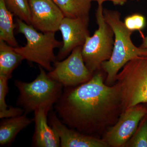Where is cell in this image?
<instances>
[{"label": "cell", "instance_id": "9", "mask_svg": "<svg viewBox=\"0 0 147 147\" xmlns=\"http://www.w3.org/2000/svg\"><path fill=\"white\" fill-rule=\"evenodd\" d=\"M31 13V24L42 33L59 30L63 13L53 0H28Z\"/></svg>", "mask_w": 147, "mask_h": 147}, {"label": "cell", "instance_id": "15", "mask_svg": "<svg viewBox=\"0 0 147 147\" xmlns=\"http://www.w3.org/2000/svg\"><path fill=\"white\" fill-rule=\"evenodd\" d=\"M14 14L9 10L4 0H0V40H3L13 47H18L14 36L15 25Z\"/></svg>", "mask_w": 147, "mask_h": 147}, {"label": "cell", "instance_id": "10", "mask_svg": "<svg viewBox=\"0 0 147 147\" xmlns=\"http://www.w3.org/2000/svg\"><path fill=\"white\" fill-rule=\"evenodd\" d=\"M89 16L72 18L64 17L59 27L62 36V47L57 57V60L62 61L72 50L83 46L90 36L88 30Z\"/></svg>", "mask_w": 147, "mask_h": 147}, {"label": "cell", "instance_id": "8", "mask_svg": "<svg viewBox=\"0 0 147 147\" xmlns=\"http://www.w3.org/2000/svg\"><path fill=\"white\" fill-rule=\"evenodd\" d=\"M147 114L146 107L142 104L124 110L117 122L105 133L103 140L109 146L123 147L134 135Z\"/></svg>", "mask_w": 147, "mask_h": 147}, {"label": "cell", "instance_id": "13", "mask_svg": "<svg viewBox=\"0 0 147 147\" xmlns=\"http://www.w3.org/2000/svg\"><path fill=\"white\" fill-rule=\"evenodd\" d=\"M27 114L2 119L0 123V145L9 146L14 141L17 134L34 121L29 118Z\"/></svg>", "mask_w": 147, "mask_h": 147}, {"label": "cell", "instance_id": "20", "mask_svg": "<svg viewBox=\"0 0 147 147\" xmlns=\"http://www.w3.org/2000/svg\"><path fill=\"white\" fill-rule=\"evenodd\" d=\"M123 23L127 28L130 31L141 32L146 26V18L140 13H133L126 16Z\"/></svg>", "mask_w": 147, "mask_h": 147}, {"label": "cell", "instance_id": "6", "mask_svg": "<svg viewBox=\"0 0 147 147\" xmlns=\"http://www.w3.org/2000/svg\"><path fill=\"white\" fill-rule=\"evenodd\" d=\"M103 7L98 5L96 18L98 28L92 36L87 38L82 46V54L85 64L92 73L101 67L102 63L112 56L115 35L103 15Z\"/></svg>", "mask_w": 147, "mask_h": 147}, {"label": "cell", "instance_id": "16", "mask_svg": "<svg viewBox=\"0 0 147 147\" xmlns=\"http://www.w3.org/2000/svg\"><path fill=\"white\" fill-rule=\"evenodd\" d=\"M64 16L76 18L89 16L93 0H53Z\"/></svg>", "mask_w": 147, "mask_h": 147}, {"label": "cell", "instance_id": "14", "mask_svg": "<svg viewBox=\"0 0 147 147\" xmlns=\"http://www.w3.org/2000/svg\"><path fill=\"white\" fill-rule=\"evenodd\" d=\"M8 45L0 40V75L9 79L13 70L24 59L14 47Z\"/></svg>", "mask_w": 147, "mask_h": 147}, {"label": "cell", "instance_id": "18", "mask_svg": "<svg viewBox=\"0 0 147 147\" xmlns=\"http://www.w3.org/2000/svg\"><path fill=\"white\" fill-rule=\"evenodd\" d=\"M7 9L26 24L30 25L31 13L28 0H4Z\"/></svg>", "mask_w": 147, "mask_h": 147}, {"label": "cell", "instance_id": "11", "mask_svg": "<svg viewBox=\"0 0 147 147\" xmlns=\"http://www.w3.org/2000/svg\"><path fill=\"white\" fill-rule=\"evenodd\" d=\"M49 124L58 133L61 147H107L103 139L81 133L68 127L61 121L55 112L50 113Z\"/></svg>", "mask_w": 147, "mask_h": 147}, {"label": "cell", "instance_id": "17", "mask_svg": "<svg viewBox=\"0 0 147 147\" xmlns=\"http://www.w3.org/2000/svg\"><path fill=\"white\" fill-rule=\"evenodd\" d=\"M8 78L0 75V118L13 117L21 115L25 113L21 108L8 106L5 102V97L9 91Z\"/></svg>", "mask_w": 147, "mask_h": 147}, {"label": "cell", "instance_id": "5", "mask_svg": "<svg viewBox=\"0 0 147 147\" xmlns=\"http://www.w3.org/2000/svg\"><path fill=\"white\" fill-rule=\"evenodd\" d=\"M123 111L142 103H147V57L132 59L118 74Z\"/></svg>", "mask_w": 147, "mask_h": 147}, {"label": "cell", "instance_id": "22", "mask_svg": "<svg viewBox=\"0 0 147 147\" xmlns=\"http://www.w3.org/2000/svg\"><path fill=\"white\" fill-rule=\"evenodd\" d=\"M141 48L147 49V35L143 38V42L140 46Z\"/></svg>", "mask_w": 147, "mask_h": 147}, {"label": "cell", "instance_id": "12", "mask_svg": "<svg viewBox=\"0 0 147 147\" xmlns=\"http://www.w3.org/2000/svg\"><path fill=\"white\" fill-rule=\"evenodd\" d=\"M50 110L44 107L34 111L35 130L32 146L36 147H61L59 137L56 130L47 122V115Z\"/></svg>", "mask_w": 147, "mask_h": 147}, {"label": "cell", "instance_id": "3", "mask_svg": "<svg viewBox=\"0 0 147 147\" xmlns=\"http://www.w3.org/2000/svg\"><path fill=\"white\" fill-rule=\"evenodd\" d=\"M39 68V74L32 82H14L19 93L17 105L27 114L41 107L51 110L63 91L61 84L50 78L44 68Z\"/></svg>", "mask_w": 147, "mask_h": 147}, {"label": "cell", "instance_id": "7", "mask_svg": "<svg viewBox=\"0 0 147 147\" xmlns=\"http://www.w3.org/2000/svg\"><path fill=\"white\" fill-rule=\"evenodd\" d=\"M82 50V46L76 47L65 59L55 61L53 70L47 74L49 77L64 88L76 86L90 80L93 74L85 64Z\"/></svg>", "mask_w": 147, "mask_h": 147}, {"label": "cell", "instance_id": "19", "mask_svg": "<svg viewBox=\"0 0 147 147\" xmlns=\"http://www.w3.org/2000/svg\"><path fill=\"white\" fill-rule=\"evenodd\" d=\"M123 147H147V114L141 120L134 135Z\"/></svg>", "mask_w": 147, "mask_h": 147}, {"label": "cell", "instance_id": "4", "mask_svg": "<svg viewBox=\"0 0 147 147\" xmlns=\"http://www.w3.org/2000/svg\"><path fill=\"white\" fill-rule=\"evenodd\" d=\"M16 22L18 32L24 35L27 43L24 47H14L15 50L24 59L35 63L48 71H52V63L57 60L54 49L62 45L56 39L55 33L38 32L32 25L19 18Z\"/></svg>", "mask_w": 147, "mask_h": 147}, {"label": "cell", "instance_id": "2", "mask_svg": "<svg viewBox=\"0 0 147 147\" xmlns=\"http://www.w3.org/2000/svg\"><path fill=\"white\" fill-rule=\"evenodd\" d=\"M103 15L115 35L111 58L101 65V68L107 73L106 84L110 86L115 82L118 74L129 61L138 57H147V49L134 45L131 37L133 32L125 26L119 11L103 8Z\"/></svg>", "mask_w": 147, "mask_h": 147}, {"label": "cell", "instance_id": "23", "mask_svg": "<svg viewBox=\"0 0 147 147\" xmlns=\"http://www.w3.org/2000/svg\"><path fill=\"white\" fill-rule=\"evenodd\" d=\"M146 108H147V103H146Z\"/></svg>", "mask_w": 147, "mask_h": 147}, {"label": "cell", "instance_id": "1", "mask_svg": "<svg viewBox=\"0 0 147 147\" xmlns=\"http://www.w3.org/2000/svg\"><path fill=\"white\" fill-rule=\"evenodd\" d=\"M57 115L68 127L91 135L112 123L118 110H122L118 83L104 84L101 73L76 86L64 88L55 104Z\"/></svg>", "mask_w": 147, "mask_h": 147}, {"label": "cell", "instance_id": "24", "mask_svg": "<svg viewBox=\"0 0 147 147\" xmlns=\"http://www.w3.org/2000/svg\"><path fill=\"white\" fill-rule=\"evenodd\" d=\"M131 1H139V0H131Z\"/></svg>", "mask_w": 147, "mask_h": 147}, {"label": "cell", "instance_id": "21", "mask_svg": "<svg viewBox=\"0 0 147 147\" xmlns=\"http://www.w3.org/2000/svg\"><path fill=\"white\" fill-rule=\"evenodd\" d=\"M97 3L98 5H102V4L106 1H110L113 3L114 5H123L127 1V0H93Z\"/></svg>", "mask_w": 147, "mask_h": 147}]
</instances>
